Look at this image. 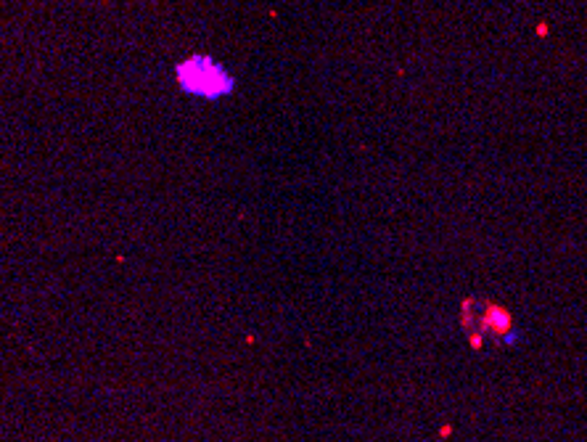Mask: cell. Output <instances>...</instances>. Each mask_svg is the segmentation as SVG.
<instances>
[{
	"instance_id": "1",
	"label": "cell",
	"mask_w": 587,
	"mask_h": 442,
	"mask_svg": "<svg viewBox=\"0 0 587 442\" xmlns=\"http://www.w3.org/2000/svg\"><path fill=\"white\" fill-rule=\"evenodd\" d=\"M175 80L183 88L188 95L196 98H222V95L233 93L236 80L233 74L222 64H217L212 56H188L177 64L175 69Z\"/></svg>"
}]
</instances>
